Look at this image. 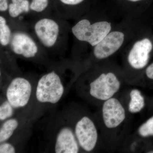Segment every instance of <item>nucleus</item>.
Wrapping results in <instances>:
<instances>
[{
	"instance_id": "obj_1",
	"label": "nucleus",
	"mask_w": 153,
	"mask_h": 153,
	"mask_svg": "<svg viewBox=\"0 0 153 153\" xmlns=\"http://www.w3.org/2000/svg\"><path fill=\"white\" fill-rule=\"evenodd\" d=\"M71 28L67 20L54 11L35 18L29 30L49 56L66 52Z\"/></svg>"
},
{
	"instance_id": "obj_2",
	"label": "nucleus",
	"mask_w": 153,
	"mask_h": 153,
	"mask_svg": "<svg viewBox=\"0 0 153 153\" xmlns=\"http://www.w3.org/2000/svg\"><path fill=\"white\" fill-rule=\"evenodd\" d=\"M68 62L63 60L50 65L36 83L35 98L41 104H56L66 92Z\"/></svg>"
},
{
	"instance_id": "obj_3",
	"label": "nucleus",
	"mask_w": 153,
	"mask_h": 153,
	"mask_svg": "<svg viewBox=\"0 0 153 153\" xmlns=\"http://www.w3.org/2000/svg\"><path fill=\"white\" fill-rule=\"evenodd\" d=\"M100 105L97 123L102 137L110 146V144L117 143L121 131L124 128L127 121L128 111L123 102L116 96Z\"/></svg>"
},
{
	"instance_id": "obj_4",
	"label": "nucleus",
	"mask_w": 153,
	"mask_h": 153,
	"mask_svg": "<svg viewBox=\"0 0 153 153\" xmlns=\"http://www.w3.org/2000/svg\"><path fill=\"white\" fill-rule=\"evenodd\" d=\"M122 82L112 72H102L98 76L79 82L77 90L87 100L100 105L117 95L121 89Z\"/></svg>"
},
{
	"instance_id": "obj_5",
	"label": "nucleus",
	"mask_w": 153,
	"mask_h": 153,
	"mask_svg": "<svg viewBox=\"0 0 153 153\" xmlns=\"http://www.w3.org/2000/svg\"><path fill=\"white\" fill-rule=\"evenodd\" d=\"M13 28V35L7 49L15 57L49 64L48 55L30 30L24 28Z\"/></svg>"
},
{
	"instance_id": "obj_6",
	"label": "nucleus",
	"mask_w": 153,
	"mask_h": 153,
	"mask_svg": "<svg viewBox=\"0 0 153 153\" xmlns=\"http://www.w3.org/2000/svg\"><path fill=\"white\" fill-rule=\"evenodd\" d=\"M70 122L81 152L90 153L97 148L101 135L98 123L85 113L78 112L67 117Z\"/></svg>"
},
{
	"instance_id": "obj_7",
	"label": "nucleus",
	"mask_w": 153,
	"mask_h": 153,
	"mask_svg": "<svg viewBox=\"0 0 153 153\" xmlns=\"http://www.w3.org/2000/svg\"><path fill=\"white\" fill-rule=\"evenodd\" d=\"M111 27L107 22L92 23L86 19H81L71 28L73 36L79 41L88 43L95 47L110 33Z\"/></svg>"
},
{
	"instance_id": "obj_8",
	"label": "nucleus",
	"mask_w": 153,
	"mask_h": 153,
	"mask_svg": "<svg viewBox=\"0 0 153 153\" xmlns=\"http://www.w3.org/2000/svg\"><path fill=\"white\" fill-rule=\"evenodd\" d=\"M33 85L27 76L16 75L7 84L5 97L16 109L27 106L33 97Z\"/></svg>"
},
{
	"instance_id": "obj_9",
	"label": "nucleus",
	"mask_w": 153,
	"mask_h": 153,
	"mask_svg": "<svg viewBox=\"0 0 153 153\" xmlns=\"http://www.w3.org/2000/svg\"><path fill=\"white\" fill-rule=\"evenodd\" d=\"M53 151L56 153L81 152L72 125L66 118L55 129Z\"/></svg>"
},
{
	"instance_id": "obj_10",
	"label": "nucleus",
	"mask_w": 153,
	"mask_h": 153,
	"mask_svg": "<svg viewBox=\"0 0 153 153\" xmlns=\"http://www.w3.org/2000/svg\"><path fill=\"white\" fill-rule=\"evenodd\" d=\"M124 40L123 33L118 31L108 34L94 47L93 55L98 60H102L111 56L121 47Z\"/></svg>"
},
{
	"instance_id": "obj_11",
	"label": "nucleus",
	"mask_w": 153,
	"mask_h": 153,
	"mask_svg": "<svg viewBox=\"0 0 153 153\" xmlns=\"http://www.w3.org/2000/svg\"><path fill=\"white\" fill-rule=\"evenodd\" d=\"M152 48V44L148 38L137 41L128 57L130 66L136 70H140L145 68L149 62L150 53Z\"/></svg>"
},
{
	"instance_id": "obj_12",
	"label": "nucleus",
	"mask_w": 153,
	"mask_h": 153,
	"mask_svg": "<svg viewBox=\"0 0 153 153\" xmlns=\"http://www.w3.org/2000/svg\"><path fill=\"white\" fill-rule=\"evenodd\" d=\"M26 117H13L1 123L0 143L10 140L19 131L20 128H22L23 121Z\"/></svg>"
},
{
	"instance_id": "obj_13",
	"label": "nucleus",
	"mask_w": 153,
	"mask_h": 153,
	"mask_svg": "<svg viewBox=\"0 0 153 153\" xmlns=\"http://www.w3.org/2000/svg\"><path fill=\"white\" fill-rule=\"evenodd\" d=\"M145 100L142 93L139 89L133 88L129 93V100L127 109L132 114L140 112L145 106Z\"/></svg>"
},
{
	"instance_id": "obj_14",
	"label": "nucleus",
	"mask_w": 153,
	"mask_h": 153,
	"mask_svg": "<svg viewBox=\"0 0 153 153\" xmlns=\"http://www.w3.org/2000/svg\"><path fill=\"white\" fill-rule=\"evenodd\" d=\"M13 33V28L5 15H0V45L1 49H7Z\"/></svg>"
},
{
	"instance_id": "obj_15",
	"label": "nucleus",
	"mask_w": 153,
	"mask_h": 153,
	"mask_svg": "<svg viewBox=\"0 0 153 153\" xmlns=\"http://www.w3.org/2000/svg\"><path fill=\"white\" fill-rule=\"evenodd\" d=\"M49 0H31L30 10L32 21L36 17L52 12L49 10Z\"/></svg>"
},
{
	"instance_id": "obj_16",
	"label": "nucleus",
	"mask_w": 153,
	"mask_h": 153,
	"mask_svg": "<svg viewBox=\"0 0 153 153\" xmlns=\"http://www.w3.org/2000/svg\"><path fill=\"white\" fill-rule=\"evenodd\" d=\"M16 110L5 97L2 99V100H1L0 105L1 123L13 117L16 113Z\"/></svg>"
},
{
	"instance_id": "obj_17",
	"label": "nucleus",
	"mask_w": 153,
	"mask_h": 153,
	"mask_svg": "<svg viewBox=\"0 0 153 153\" xmlns=\"http://www.w3.org/2000/svg\"><path fill=\"white\" fill-rule=\"evenodd\" d=\"M138 135L143 138L153 136V116L143 123L137 130Z\"/></svg>"
},
{
	"instance_id": "obj_18",
	"label": "nucleus",
	"mask_w": 153,
	"mask_h": 153,
	"mask_svg": "<svg viewBox=\"0 0 153 153\" xmlns=\"http://www.w3.org/2000/svg\"><path fill=\"white\" fill-rule=\"evenodd\" d=\"M60 4L63 7L57 12V15L63 18L68 8L74 7L82 3L84 0H58Z\"/></svg>"
},
{
	"instance_id": "obj_19",
	"label": "nucleus",
	"mask_w": 153,
	"mask_h": 153,
	"mask_svg": "<svg viewBox=\"0 0 153 153\" xmlns=\"http://www.w3.org/2000/svg\"><path fill=\"white\" fill-rule=\"evenodd\" d=\"M17 151L16 147L9 141L0 143V153H15Z\"/></svg>"
},
{
	"instance_id": "obj_20",
	"label": "nucleus",
	"mask_w": 153,
	"mask_h": 153,
	"mask_svg": "<svg viewBox=\"0 0 153 153\" xmlns=\"http://www.w3.org/2000/svg\"><path fill=\"white\" fill-rule=\"evenodd\" d=\"M9 4L8 0H0V12L6 15L8 10Z\"/></svg>"
},
{
	"instance_id": "obj_21",
	"label": "nucleus",
	"mask_w": 153,
	"mask_h": 153,
	"mask_svg": "<svg viewBox=\"0 0 153 153\" xmlns=\"http://www.w3.org/2000/svg\"><path fill=\"white\" fill-rule=\"evenodd\" d=\"M146 74L148 78L153 80V63L147 68Z\"/></svg>"
},
{
	"instance_id": "obj_22",
	"label": "nucleus",
	"mask_w": 153,
	"mask_h": 153,
	"mask_svg": "<svg viewBox=\"0 0 153 153\" xmlns=\"http://www.w3.org/2000/svg\"><path fill=\"white\" fill-rule=\"evenodd\" d=\"M128 1H131L136 2L138 1H141V0H128Z\"/></svg>"
},
{
	"instance_id": "obj_23",
	"label": "nucleus",
	"mask_w": 153,
	"mask_h": 153,
	"mask_svg": "<svg viewBox=\"0 0 153 153\" xmlns=\"http://www.w3.org/2000/svg\"><path fill=\"white\" fill-rule=\"evenodd\" d=\"M147 153H153V151H148V152H147Z\"/></svg>"
}]
</instances>
